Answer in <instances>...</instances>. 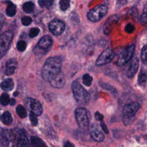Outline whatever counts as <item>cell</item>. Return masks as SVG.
<instances>
[{"instance_id":"6da1fadb","label":"cell","mask_w":147,"mask_h":147,"mask_svg":"<svg viewBox=\"0 0 147 147\" xmlns=\"http://www.w3.org/2000/svg\"><path fill=\"white\" fill-rule=\"evenodd\" d=\"M62 66V60L61 57H55L48 58L44 63L42 70V78L47 82L59 74L61 71Z\"/></svg>"},{"instance_id":"7a4b0ae2","label":"cell","mask_w":147,"mask_h":147,"mask_svg":"<svg viewBox=\"0 0 147 147\" xmlns=\"http://www.w3.org/2000/svg\"><path fill=\"white\" fill-rule=\"evenodd\" d=\"M72 90L77 102L82 105H87L90 101V95L87 90L78 82L72 83Z\"/></svg>"},{"instance_id":"3957f363","label":"cell","mask_w":147,"mask_h":147,"mask_svg":"<svg viewBox=\"0 0 147 147\" xmlns=\"http://www.w3.org/2000/svg\"><path fill=\"white\" fill-rule=\"evenodd\" d=\"M9 139L15 143L17 146H29V141L26 133L23 129H15L9 134Z\"/></svg>"},{"instance_id":"277c9868","label":"cell","mask_w":147,"mask_h":147,"mask_svg":"<svg viewBox=\"0 0 147 147\" xmlns=\"http://www.w3.org/2000/svg\"><path fill=\"white\" fill-rule=\"evenodd\" d=\"M13 39V33L8 31L0 35V59L7 53Z\"/></svg>"},{"instance_id":"5b68a950","label":"cell","mask_w":147,"mask_h":147,"mask_svg":"<svg viewBox=\"0 0 147 147\" xmlns=\"http://www.w3.org/2000/svg\"><path fill=\"white\" fill-rule=\"evenodd\" d=\"M108 10V7L105 5H98L88 12L87 18L91 22L99 21L107 14Z\"/></svg>"},{"instance_id":"8992f818","label":"cell","mask_w":147,"mask_h":147,"mask_svg":"<svg viewBox=\"0 0 147 147\" xmlns=\"http://www.w3.org/2000/svg\"><path fill=\"white\" fill-rule=\"evenodd\" d=\"M134 51V45H130L125 48L118 57L117 61V65L124 66L128 63L129 61L132 58Z\"/></svg>"},{"instance_id":"52a82bcc","label":"cell","mask_w":147,"mask_h":147,"mask_svg":"<svg viewBox=\"0 0 147 147\" xmlns=\"http://www.w3.org/2000/svg\"><path fill=\"white\" fill-rule=\"evenodd\" d=\"M75 118L79 127L86 129L88 127L89 120L86 109L83 108H78L75 111Z\"/></svg>"},{"instance_id":"ba28073f","label":"cell","mask_w":147,"mask_h":147,"mask_svg":"<svg viewBox=\"0 0 147 147\" xmlns=\"http://www.w3.org/2000/svg\"><path fill=\"white\" fill-rule=\"evenodd\" d=\"M24 104L30 112L34 113L37 116H40L42 114L43 110V107L37 100L32 98H28L25 100Z\"/></svg>"},{"instance_id":"9c48e42d","label":"cell","mask_w":147,"mask_h":147,"mask_svg":"<svg viewBox=\"0 0 147 147\" xmlns=\"http://www.w3.org/2000/svg\"><path fill=\"white\" fill-rule=\"evenodd\" d=\"M115 54L111 48H107L105 50L96 61V65L101 66H104L110 63L114 59Z\"/></svg>"},{"instance_id":"30bf717a","label":"cell","mask_w":147,"mask_h":147,"mask_svg":"<svg viewBox=\"0 0 147 147\" xmlns=\"http://www.w3.org/2000/svg\"><path fill=\"white\" fill-rule=\"evenodd\" d=\"M140 108L138 102H133L126 104L122 109L123 116L125 117L131 118L136 114Z\"/></svg>"},{"instance_id":"8fae6325","label":"cell","mask_w":147,"mask_h":147,"mask_svg":"<svg viewBox=\"0 0 147 147\" xmlns=\"http://www.w3.org/2000/svg\"><path fill=\"white\" fill-rule=\"evenodd\" d=\"M49 29L53 35L59 36L63 33L65 29V24L61 20H55L49 24Z\"/></svg>"},{"instance_id":"7c38bea8","label":"cell","mask_w":147,"mask_h":147,"mask_svg":"<svg viewBox=\"0 0 147 147\" xmlns=\"http://www.w3.org/2000/svg\"><path fill=\"white\" fill-rule=\"evenodd\" d=\"M118 15H113L109 17L104 26V32L105 35H109L119 20Z\"/></svg>"},{"instance_id":"4fadbf2b","label":"cell","mask_w":147,"mask_h":147,"mask_svg":"<svg viewBox=\"0 0 147 147\" xmlns=\"http://www.w3.org/2000/svg\"><path fill=\"white\" fill-rule=\"evenodd\" d=\"M51 86L57 88H62L66 82V79L64 74L62 72H60L59 74H57L53 76L51 80L49 81Z\"/></svg>"},{"instance_id":"5bb4252c","label":"cell","mask_w":147,"mask_h":147,"mask_svg":"<svg viewBox=\"0 0 147 147\" xmlns=\"http://www.w3.org/2000/svg\"><path fill=\"white\" fill-rule=\"evenodd\" d=\"M139 66V60L137 57L132 59L126 71V76L129 78H133L136 74Z\"/></svg>"},{"instance_id":"9a60e30c","label":"cell","mask_w":147,"mask_h":147,"mask_svg":"<svg viewBox=\"0 0 147 147\" xmlns=\"http://www.w3.org/2000/svg\"><path fill=\"white\" fill-rule=\"evenodd\" d=\"M90 133L91 138L96 142H102L104 140V134L101 130L96 127H92L90 129Z\"/></svg>"},{"instance_id":"2e32d148","label":"cell","mask_w":147,"mask_h":147,"mask_svg":"<svg viewBox=\"0 0 147 147\" xmlns=\"http://www.w3.org/2000/svg\"><path fill=\"white\" fill-rule=\"evenodd\" d=\"M53 42V39L50 36L45 35L43 36L40 39L38 43V46L42 50H47L48 48L51 46Z\"/></svg>"},{"instance_id":"e0dca14e","label":"cell","mask_w":147,"mask_h":147,"mask_svg":"<svg viewBox=\"0 0 147 147\" xmlns=\"http://www.w3.org/2000/svg\"><path fill=\"white\" fill-rule=\"evenodd\" d=\"M17 67V62L15 59H9L5 65V74L7 75H11L14 74Z\"/></svg>"},{"instance_id":"ac0fdd59","label":"cell","mask_w":147,"mask_h":147,"mask_svg":"<svg viewBox=\"0 0 147 147\" xmlns=\"http://www.w3.org/2000/svg\"><path fill=\"white\" fill-rule=\"evenodd\" d=\"M147 82V72L142 69L138 74L137 82L140 86L144 87Z\"/></svg>"},{"instance_id":"d6986e66","label":"cell","mask_w":147,"mask_h":147,"mask_svg":"<svg viewBox=\"0 0 147 147\" xmlns=\"http://www.w3.org/2000/svg\"><path fill=\"white\" fill-rule=\"evenodd\" d=\"M1 88L5 91H9L13 89L14 83L12 79L8 78L1 83Z\"/></svg>"},{"instance_id":"ffe728a7","label":"cell","mask_w":147,"mask_h":147,"mask_svg":"<svg viewBox=\"0 0 147 147\" xmlns=\"http://www.w3.org/2000/svg\"><path fill=\"white\" fill-rule=\"evenodd\" d=\"M0 119L1 121L5 125H10L13 121V118L10 112L7 111L5 112L3 114L0 116Z\"/></svg>"},{"instance_id":"44dd1931","label":"cell","mask_w":147,"mask_h":147,"mask_svg":"<svg viewBox=\"0 0 147 147\" xmlns=\"http://www.w3.org/2000/svg\"><path fill=\"white\" fill-rule=\"evenodd\" d=\"M16 13V7L12 3H9L6 9V14L9 17H13Z\"/></svg>"},{"instance_id":"7402d4cb","label":"cell","mask_w":147,"mask_h":147,"mask_svg":"<svg viewBox=\"0 0 147 147\" xmlns=\"http://www.w3.org/2000/svg\"><path fill=\"white\" fill-rule=\"evenodd\" d=\"M31 144L33 146H46V145L44 144V142H43L42 141V140H41L40 138L37 137H34L32 136L31 137Z\"/></svg>"},{"instance_id":"603a6c76","label":"cell","mask_w":147,"mask_h":147,"mask_svg":"<svg viewBox=\"0 0 147 147\" xmlns=\"http://www.w3.org/2000/svg\"><path fill=\"white\" fill-rule=\"evenodd\" d=\"M140 23L144 27H147V3L145 5L143 12L140 17Z\"/></svg>"},{"instance_id":"cb8c5ba5","label":"cell","mask_w":147,"mask_h":147,"mask_svg":"<svg viewBox=\"0 0 147 147\" xmlns=\"http://www.w3.org/2000/svg\"><path fill=\"white\" fill-rule=\"evenodd\" d=\"M9 140V137H8L7 134L4 132H2L1 134V138H0V143H1V145L4 146H8Z\"/></svg>"},{"instance_id":"d4e9b609","label":"cell","mask_w":147,"mask_h":147,"mask_svg":"<svg viewBox=\"0 0 147 147\" xmlns=\"http://www.w3.org/2000/svg\"><path fill=\"white\" fill-rule=\"evenodd\" d=\"M16 112L18 116L21 118H24L27 116V112L25 108L21 105H18L16 108Z\"/></svg>"},{"instance_id":"484cf974","label":"cell","mask_w":147,"mask_h":147,"mask_svg":"<svg viewBox=\"0 0 147 147\" xmlns=\"http://www.w3.org/2000/svg\"><path fill=\"white\" fill-rule=\"evenodd\" d=\"M10 97L7 93H3L0 96V103L3 106L8 105L10 102Z\"/></svg>"},{"instance_id":"4316f807","label":"cell","mask_w":147,"mask_h":147,"mask_svg":"<svg viewBox=\"0 0 147 147\" xmlns=\"http://www.w3.org/2000/svg\"><path fill=\"white\" fill-rule=\"evenodd\" d=\"M35 5L32 2H27L25 3L23 7V9L24 11L27 13H32L34 9Z\"/></svg>"},{"instance_id":"83f0119b","label":"cell","mask_w":147,"mask_h":147,"mask_svg":"<svg viewBox=\"0 0 147 147\" xmlns=\"http://www.w3.org/2000/svg\"><path fill=\"white\" fill-rule=\"evenodd\" d=\"M39 5L44 8H48L53 5L54 0H39Z\"/></svg>"},{"instance_id":"f1b7e54d","label":"cell","mask_w":147,"mask_h":147,"mask_svg":"<svg viewBox=\"0 0 147 147\" xmlns=\"http://www.w3.org/2000/svg\"><path fill=\"white\" fill-rule=\"evenodd\" d=\"M83 83L86 86H90L92 82V78L88 74H85L82 77Z\"/></svg>"},{"instance_id":"f546056e","label":"cell","mask_w":147,"mask_h":147,"mask_svg":"<svg viewBox=\"0 0 147 147\" xmlns=\"http://www.w3.org/2000/svg\"><path fill=\"white\" fill-rule=\"evenodd\" d=\"M141 59L142 63L145 65H147V45L144 46L142 49Z\"/></svg>"},{"instance_id":"4dcf8cb0","label":"cell","mask_w":147,"mask_h":147,"mask_svg":"<svg viewBox=\"0 0 147 147\" xmlns=\"http://www.w3.org/2000/svg\"><path fill=\"white\" fill-rule=\"evenodd\" d=\"M101 86L104 89L110 91L114 95L117 94V91L116 89L114 87H113V86H112L110 84H108L107 83H102L101 84Z\"/></svg>"},{"instance_id":"1f68e13d","label":"cell","mask_w":147,"mask_h":147,"mask_svg":"<svg viewBox=\"0 0 147 147\" xmlns=\"http://www.w3.org/2000/svg\"><path fill=\"white\" fill-rule=\"evenodd\" d=\"M70 0H60L59 5L62 11H66L70 7Z\"/></svg>"},{"instance_id":"d6a6232c","label":"cell","mask_w":147,"mask_h":147,"mask_svg":"<svg viewBox=\"0 0 147 147\" xmlns=\"http://www.w3.org/2000/svg\"><path fill=\"white\" fill-rule=\"evenodd\" d=\"M26 48H27V43L24 41L21 40L17 43V48L19 51H21V52L24 51L25 50Z\"/></svg>"},{"instance_id":"836d02e7","label":"cell","mask_w":147,"mask_h":147,"mask_svg":"<svg viewBox=\"0 0 147 147\" xmlns=\"http://www.w3.org/2000/svg\"><path fill=\"white\" fill-rule=\"evenodd\" d=\"M36 115H35L34 113L31 112L30 114H29V118H30V121L31 122V124L32 126H35L37 125L38 124V120L37 118L36 117Z\"/></svg>"},{"instance_id":"e575fe53","label":"cell","mask_w":147,"mask_h":147,"mask_svg":"<svg viewBox=\"0 0 147 147\" xmlns=\"http://www.w3.org/2000/svg\"><path fill=\"white\" fill-rule=\"evenodd\" d=\"M40 32V29L38 28H32L30 29L29 31V37L31 38H33L36 37Z\"/></svg>"},{"instance_id":"d590c367","label":"cell","mask_w":147,"mask_h":147,"mask_svg":"<svg viewBox=\"0 0 147 147\" xmlns=\"http://www.w3.org/2000/svg\"><path fill=\"white\" fill-rule=\"evenodd\" d=\"M32 22V20L30 17L28 16H25L22 18L21 19V23L24 26H28Z\"/></svg>"},{"instance_id":"8d00e7d4","label":"cell","mask_w":147,"mask_h":147,"mask_svg":"<svg viewBox=\"0 0 147 147\" xmlns=\"http://www.w3.org/2000/svg\"><path fill=\"white\" fill-rule=\"evenodd\" d=\"M135 27L132 24H128L125 26V31L128 33H132L134 31Z\"/></svg>"},{"instance_id":"74e56055","label":"cell","mask_w":147,"mask_h":147,"mask_svg":"<svg viewBox=\"0 0 147 147\" xmlns=\"http://www.w3.org/2000/svg\"><path fill=\"white\" fill-rule=\"evenodd\" d=\"M95 119L97 120V121H101L103 120L104 117V116L101 114L100 112H96L95 113Z\"/></svg>"},{"instance_id":"f35d334b","label":"cell","mask_w":147,"mask_h":147,"mask_svg":"<svg viewBox=\"0 0 147 147\" xmlns=\"http://www.w3.org/2000/svg\"><path fill=\"white\" fill-rule=\"evenodd\" d=\"M101 126L102 130H104V132L105 133H106V134H108V133H109V130H108V128H107L106 124H105V122H104V121L103 120L101 121Z\"/></svg>"},{"instance_id":"ab89813d","label":"cell","mask_w":147,"mask_h":147,"mask_svg":"<svg viewBox=\"0 0 147 147\" xmlns=\"http://www.w3.org/2000/svg\"><path fill=\"white\" fill-rule=\"evenodd\" d=\"M4 23H5V18H4V17L3 15H0V31L1 30V29H2V28H3V25H4Z\"/></svg>"},{"instance_id":"60d3db41","label":"cell","mask_w":147,"mask_h":147,"mask_svg":"<svg viewBox=\"0 0 147 147\" xmlns=\"http://www.w3.org/2000/svg\"><path fill=\"white\" fill-rule=\"evenodd\" d=\"M126 0H117V4L119 6H123L126 3Z\"/></svg>"},{"instance_id":"b9f144b4","label":"cell","mask_w":147,"mask_h":147,"mask_svg":"<svg viewBox=\"0 0 147 147\" xmlns=\"http://www.w3.org/2000/svg\"><path fill=\"white\" fill-rule=\"evenodd\" d=\"M64 146H66V147H68V146H74V145L72 144L71 142H70L69 141H67L64 144Z\"/></svg>"},{"instance_id":"7bdbcfd3","label":"cell","mask_w":147,"mask_h":147,"mask_svg":"<svg viewBox=\"0 0 147 147\" xmlns=\"http://www.w3.org/2000/svg\"><path fill=\"white\" fill-rule=\"evenodd\" d=\"M9 104L11 105V106H14L15 104H16V100L14 99V98H12L10 101V102H9Z\"/></svg>"},{"instance_id":"ee69618b","label":"cell","mask_w":147,"mask_h":147,"mask_svg":"<svg viewBox=\"0 0 147 147\" xmlns=\"http://www.w3.org/2000/svg\"><path fill=\"white\" fill-rule=\"evenodd\" d=\"M18 95H19V92H15L14 93V94H13V95H14L15 96H18Z\"/></svg>"}]
</instances>
